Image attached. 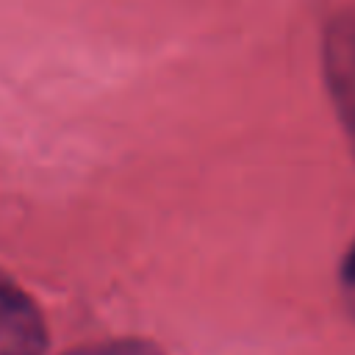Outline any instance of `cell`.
Here are the masks:
<instances>
[{"instance_id": "1", "label": "cell", "mask_w": 355, "mask_h": 355, "mask_svg": "<svg viewBox=\"0 0 355 355\" xmlns=\"http://www.w3.org/2000/svg\"><path fill=\"white\" fill-rule=\"evenodd\" d=\"M324 78L355 150V14H341L324 33Z\"/></svg>"}, {"instance_id": "2", "label": "cell", "mask_w": 355, "mask_h": 355, "mask_svg": "<svg viewBox=\"0 0 355 355\" xmlns=\"http://www.w3.org/2000/svg\"><path fill=\"white\" fill-rule=\"evenodd\" d=\"M47 330L36 302L0 280V355H44Z\"/></svg>"}, {"instance_id": "3", "label": "cell", "mask_w": 355, "mask_h": 355, "mask_svg": "<svg viewBox=\"0 0 355 355\" xmlns=\"http://www.w3.org/2000/svg\"><path fill=\"white\" fill-rule=\"evenodd\" d=\"M72 355H161V352H158V349H153L150 344H141V341H122V344L94 347V349L72 352Z\"/></svg>"}, {"instance_id": "4", "label": "cell", "mask_w": 355, "mask_h": 355, "mask_svg": "<svg viewBox=\"0 0 355 355\" xmlns=\"http://www.w3.org/2000/svg\"><path fill=\"white\" fill-rule=\"evenodd\" d=\"M341 288H344V300H347L349 311L355 313V244L347 252L344 266H341Z\"/></svg>"}]
</instances>
